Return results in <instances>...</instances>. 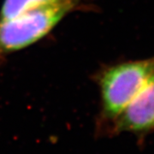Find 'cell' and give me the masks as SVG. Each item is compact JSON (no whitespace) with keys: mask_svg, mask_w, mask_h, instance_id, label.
<instances>
[{"mask_svg":"<svg viewBox=\"0 0 154 154\" xmlns=\"http://www.w3.org/2000/svg\"><path fill=\"white\" fill-rule=\"evenodd\" d=\"M84 0H5L0 9V21L8 20L24 12L38 8L65 3L77 2L83 4Z\"/></svg>","mask_w":154,"mask_h":154,"instance_id":"277c9868","label":"cell"},{"mask_svg":"<svg viewBox=\"0 0 154 154\" xmlns=\"http://www.w3.org/2000/svg\"><path fill=\"white\" fill-rule=\"evenodd\" d=\"M82 5L77 2H65L0 21V60L44 38L68 14Z\"/></svg>","mask_w":154,"mask_h":154,"instance_id":"7a4b0ae2","label":"cell"},{"mask_svg":"<svg viewBox=\"0 0 154 154\" xmlns=\"http://www.w3.org/2000/svg\"><path fill=\"white\" fill-rule=\"evenodd\" d=\"M123 133L134 134L140 145L154 133V72L118 116L108 136Z\"/></svg>","mask_w":154,"mask_h":154,"instance_id":"3957f363","label":"cell"},{"mask_svg":"<svg viewBox=\"0 0 154 154\" xmlns=\"http://www.w3.org/2000/svg\"><path fill=\"white\" fill-rule=\"evenodd\" d=\"M154 72V57L105 65L94 75L99 91L96 122L99 136L107 135L118 116Z\"/></svg>","mask_w":154,"mask_h":154,"instance_id":"6da1fadb","label":"cell"}]
</instances>
